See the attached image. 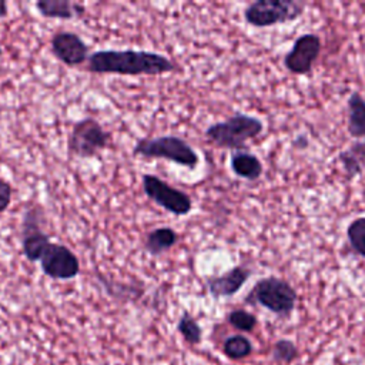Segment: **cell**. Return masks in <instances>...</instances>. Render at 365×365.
Listing matches in <instances>:
<instances>
[{
  "label": "cell",
  "instance_id": "1",
  "mask_svg": "<svg viewBox=\"0 0 365 365\" xmlns=\"http://www.w3.org/2000/svg\"><path fill=\"white\" fill-rule=\"evenodd\" d=\"M177 68L167 56L145 50H98L87 60V70L97 74L158 76Z\"/></svg>",
  "mask_w": 365,
  "mask_h": 365
},
{
  "label": "cell",
  "instance_id": "2",
  "mask_svg": "<svg viewBox=\"0 0 365 365\" xmlns=\"http://www.w3.org/2000/svg\"><path fill=\"white\" fill-rule=\"evenodd\" d=\"M264 128L259 118L244 113H235L224 121L207 127L205 137L220 148L242 150L245 143L258 137Z\"/></svg>",
  "mask_w": 365,
  "mask_h": 365
},
{
  "label": "cell",
  "instance_id": "3",
  "mask_svg": "<svg viewBox=\"0 0 365 365\" xmlns=\"http://www.w3.org/2000/svg\"><path fill=\"white\" fill-rule=\"evenodd\" d=\"M244 301L285 318L295 309L297 292L288 281L278 277H265L255 282Z\"/></svg>",
  "mask_w": 365,
  "mask_h": 365
},
{
  "label": "cell",
  "instance_id": "4",
  "mask_svg": "<svg viewBox=\"0 0 365 365\" xmlns=\"http://www.w3.org/2000/svg\"><path fill=\"white\" fill-rule=\"evenodd\" d=\"M133 154L144 158H164L191 170L200 163L197 151L185 140L177 135L141 138L135 143Z\"/></svg>",
  "mask_w": 365,
  "mask_h": 365
},
{
  "label": "cell",
  "instance_id": "5",
  "mask_svg": "<svg viewBox=\"0 0 365 365\" xmlns=\"http://www.w3.org/2000/svg\"><path fill=\"white\" fill-rule=\"evenodd\" d=\"M304 9V1L257 0L245 7L244 19L252 27H271L298 19Z\"/></svg>",
  "mask_w": 365,
  "mask_h": 365
},
{
  "label": "cell",
  "instance_id": "6",
  "mask_svg": "<svg viewBox=\"0 0 365 365\" xmlns=\"http://www.w3.org/2000/svg\"><path fill=\"white\" fill-rule=\"evenodd\" d=\"M110 138L111 134L97 120L86 117L73 124L67 148L71 155L78 158H93L107 147Z\"/></svg>",
  "mask_w": 365,
  "mask_h": 365
},
{
  "label": "cell",
  "instance_id": "7",
  "mask_svg": "<svg viewBox=\"0 0 365 365\" xmlns=\"http://www.w3.org/2000/svg\"><path fill=\"white\" fill-rule=\"evenodd\" d=\"M46 212L40 204H33L26 208L20 224L21 250L30 262L40 261L43 252L50 244V237L44 231Z\"/></svg>",
  "mask_w": 365,
  "mask_h": 365
},
{
  "label": "cell",
  "instance_id": "8",
  "mask_svg": "<svg viewBox=\"0 0 365 365\" xmlns=\"http://www.w3.org/2000/svg\"><path fill=\"white\" fill-rule=\"evenodd\" d=\"M141 185L148 200L173 215H187L192 208V200L187 192L170 185L154 174H143Z\"/></svg>",
  "mask_w": 365,
  "mask_h": 365
},
{
  "label": "cell",
  "instance_id": "9",
  "mask_svg": "<svg viewBox=\"0 0 365 365\" xmlns=\"http://www.w3.org/2000/svg\"><path fill=\"white\" fill-rule=\"evenodd\" d=\"M40 267L44 275L51 279H73L80 272L77 255L66 245L50 242L40 258Z\"/></svg>",
  "mask_w": 365,
  "mask_h": 365
},
{
  "label": "cell",
  "instance_id": "10",
  "mask_svg": "<svg viewBox=\"0 0 365 365\" xmlns=\"http://www.w3.org/2000/svg\"><path fill=\"white\" fill-rule=\"evenodd\" d=\"M321 51V38L314 33H304L295 38L291 50L284 57L285 68L297 76L311 73Z\"/></svg>",
  "mask_w": 365,
  "mask_h": 365
},
{
  "label": "cell",
  "instance_id": "11",
  "mask_svg": "<svg viewBox=\"0 0 365 365\" xmlns=\"http://www.w3.org/2000/svg\"><path fill=\"white\" fill-rule=\"evenodd\" d=\"M53 56L68 67L81 66L88 60V46L86 41L73 31L61 30L53 34L50 40Z\"/></svg>",
  "mask_w": 365,
  "mask_h": 365
},
{
  "label": "cell",
  "instance_id": "12",
  "mask_svg": "<svg viewBox=\"0 0 365 365\" xmlns=\"http://www.w3.org/2000/svg\"><path fill=\"white\" fill-rule=\"evenodd\" d=\"M251 277V271L244 265H237L221 275H212L205 279L208 292L215 298L235 295Z\"/></svg>",
  "mask_w": 365,
  "mask_h": 365
},
{
  "label": "cell",
  "instance_id": "13",
  "mask_svg": "<svg viewBox=\"0 0 365 365\" xmlns=\"http://www.w3.org/2000/svg\"><path fill=\"white\" fill-rule=\"evenodd\" d=\"M36 9L38 14L46 19H78L83 17L86 9L80 3H73L70 0H38L36 1Z\"/></svg>",
  "mask_w": 365,
  "mask_h": 365
},
{
  "label": "cell",
  "instance_id": "14",
  "mask_svg": "<svg viewBox=\"0 0 365 365\" xmlns=\"http://www.w3.org/2000/svg\"><path fill=\"white\" fill-rule=\"evenodd\" d=\"M230 165L232 173L244 180L255 181L262 175V163L255 154L245 150L232 151Z\"/></svg>",
  "mask_w": 365,
  "mask_h": 365
},
{
  "label": "cell",
  "instance_id": "15",
  "mask_svg": "<svg viewBox=\"0 0 365 365\" xmlns=\"http://www.w3.org/2000/svg\"><path fill=\"white\" fill-rule=\"evenodd\" d=\"M178 241V234L171 227H157L151 230L144 241V248L150 255L158 257L171 250Z\"/></svg>",
  "mask_w": 365,
  "mask_h": 365
},
{
  "label": "cell",
  "instance_id": "16",
  "mask_svg": "<svg viewBox=\"0 0 365 365\" xmlns=\"http://www.w3.org/2000/svg\"><path fill=\"white\" fill-rule=\"evenodd\" d=\"M348 180L361 175L365 171V140L351 144L338 155Z\"/></svg>",
  "mask_w": 365,
  "mask_h": 365
},
{
  "label": "cell",
  "instance_id": "17",
  "mask_svg": "<svg viewBox=\"0 0 365 365\" xmlns=\"http://www.w3.org/2000/svg\"><path fill=\"white\" fill-rule=\"evenodd\" d=\"M348 133L354 138H365V98L354 91L346 101Z\"/></svg>",
  "mask_w": 365,
  "mask_h": 365
},
{
  "label": "cell",
  "instance_id": "18",
  "mask_svg": "<svg viewBox=\"0 0 365 365\" xmlns=\"http://www.w3.org/2000/svg\"><path fill=\"white\" fill-rule=\"evenodd\" d=\"M222 352L228 359H232V361L244 359L251 355L252 344L247 336L241 334H235L225 338L222 344Z\"/></svg>",
  "mask_w": 365,
  "mask_h": 365
},
{
  "label": "cell",
  "instance_id": "19",
  "mask_svg": "<svg viewBox=\"0 0 365 365\" xmlns=\"http://www.w3.org/2000/svg\"><path fill=\"white\" fill-rule=\"evenodd\" d=\"M346 238L352 251L365 258V217L355 218L346 227Z\"/></svg>",
  "mask_w": 365,
  "mask_h": 365
},
{
  "label": "cell",
  "instance_id": "20",
  "mask_svg": "<svg viewBox=\"0 0 365 365\" xmlns=\"http://www.w3.org/2000/svg\"><path fill=\"white\" fill-rule=\"evenodd\" d=\"M177 329L182 335V338L185 339V342H188L190 345H197V344L201 342V338H202L201 327L190 315V312L184 311L181 314V317H180V319L177 322Z\"/></svg>",
  "mask_w": 365,
  "mask_h": 365
},
{
  "label": "cell",
  "instance_id": "21",
  "mask_svg": "<svg viewBox=\"0 0 365 365\" xmlns=\"http://www.w3.org/2000/svg\"><path fill=\"white\" fill-rule=\"evenodd\" d=\"M227 321L228 324L238 329V331H242V332H251L254 331V328L257 327L258 324V319L254 314L245 311V309H232L228 315H227Z\"/></svg>",
  "mask_w": 365,
  "mask_h": 365
},
{
  "label": "cell",
  "instance_id": "22",
  "mask_svg": "<svg viewBox=\"0 0 365 365\" xmlns=\"http://www.w3.org/2000/svg\"><path fill=\"white\" fill-rule=\"evenodd\" d=\"M298 356V348L291 339H278L272 345V358L279 362L291 364Z\"/></svg>",
  "mask_w": 365,
  "mask_h": 365
},
{
  "label": "cell",
  "instance_id": "23",
  "mask_svg": "<svg viewBox=\"0 0 365 365\" xmlns=\"http://www.w3.org/2000/svg\"><path fill=\"white\" fill-rule=\"evenodd\" d=\"M11 194L13 188L9 181L0 178V214L7 210V207L11 202Z\"/></svg>",
  "mask_w": 365,
  "mask_h": 365
},
{
  "label": "cell",
  "instance_id": "24",
  "mask_svg": "<svg viewBox=\"0 0 365 365\" xmlns=\"http://www.w3.org/2000/svg\"><path fill=\"white\" fill-rule=\"evenodd\" d=\"M7 16V3L4 0H0V19Z\"/></svg>",
  "mask_w": 365,
  "mask_h": 365
},
{
  "label": "cell",
  "instance_id": "25",
  "mask_svg": "<svg viewBox=\"0 0 365 365\" xmlns=\"http://www.w3.org/2000/svg\"><path fill=\"white\" fill-rule=\"evenodd\" d=\"M0 57H1V48H0Z\"/></svg>",
  "mask_w": 365,
  "mask_h": 365
},
{
  "label": "cell",
  "instance_id": "26",
  "mask_svg": "<svg viewBox=\"0 0 365 365\" xmlns=\"http://www.w3.org/2000/svg\"><path fill=\"white\" fill-rule=\"evenodd\" d=\"M364 194H365V192H364Z\"/></svg>",
  "mask_w": 365,
  "mask_h": 365
}]
</instances>
